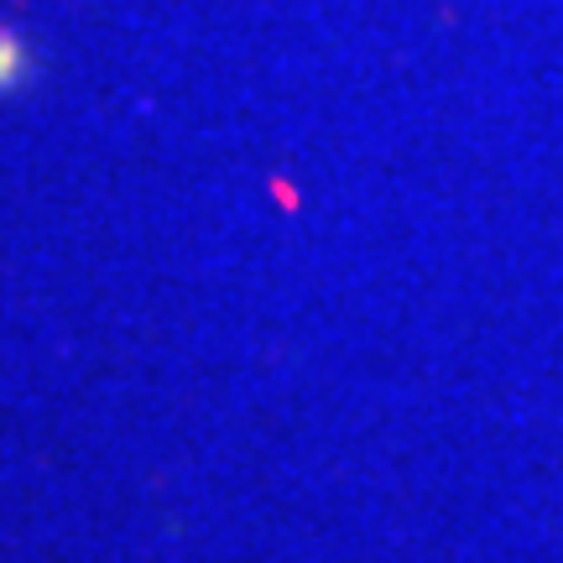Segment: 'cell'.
<instances>
[{
  "mask_svg": "<svg viewBox=\"0 0 563 563\" xmlns=\"http://www.w3.org/2000/svg\"><path fill=\"white\" fill-rule=\"evenodd\" d=\"M37 74V58H32V42L21 37L16 26H0V95H21Z\"/></svg>",
  "mask_w": 563,
  "mask_h": 563,
  "instance_id": "1",
  "label": "cell"
}]
</instances>
